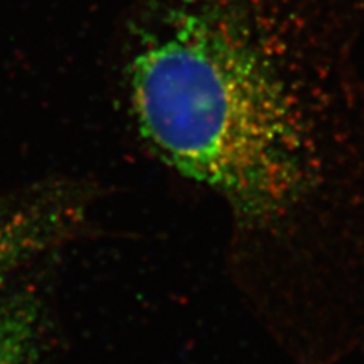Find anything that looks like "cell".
Listing matches in <instances>:
<instances>
[{
    "label": "cell",
    "mask_w": 364,
    "mask_h": 364,
    "mask_svg": "<svg viewBox=\"0 0 364 364\" xmlns=\"http://www.w3.org/2000/svg\"><path fill=\"white\" fill-rule=\"evenodd\" d=\"M127 76L146 146L243 240L364 226V0H144Z\"/></svg>",
    "instance_id": "cell-1"
},
{
    "label": "cell",
    "mask_w": 364,
    "mask_h": 364,
    "mask_svg": "<svg viewBox=\"0 0 364 364\" xmlns=\"http://www.w3.org/2000/svg\"><path fill=\"white\" fill-rule=\"evenodd\" d=\"M40 328L36 296L17 293L0 301V364H37Z\"/></svg>",
    "instance_id": "cell-3"
},
{
    "label": "cell",
    "mask_w": 364,
    "mask_h": 364,
    "mask_svg": "<svg viewBox=\"0 0 364 364\" xmlns=\"http://www.w3.org/2000/svg\"><path fill=\"white\" fill-rule=\"evenodd\" d=\"M90 200L84 186L58 181L0 202V286L81 230Z\"/></svg>",
    "instance_id": "cell-2"
}]
</instances>
